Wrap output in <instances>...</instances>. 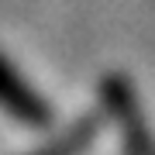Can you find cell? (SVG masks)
Returning <instances> with one entry per match:
<instances>
[{"instance_id":"obj_1","label":"cell","mask_w":155,"mask_h":155,"mask_svg":"<svg viewBox=\"0 0 155 155\" xmlns=\"http://www.w3.org/2000/svg\"><path fill=\"white\" fill-rule=\"evenodd\" d=\"M0 110L24 127H48L52 124L48 100L17 72V66L4 52H0Z\"/></svg>"},{"instance_id":"obj_2","label":"cell","mask_w":155,"mask_h":155,"mask_svg":"<svg viewBox=\"0 0 155 155\" xmlns=\"http://www.w3.org/2000/svg\"><path fill=\"white\" fill-rule=\"evenodd\" d=\"M93 121H83V124H72L66 134H59L52 145H45V148L31 152V155H79L90 145V138H93Z\"/></svg>"}]
</instances>
